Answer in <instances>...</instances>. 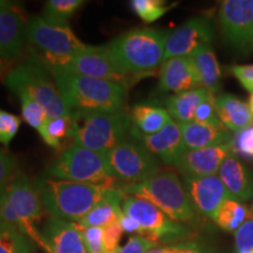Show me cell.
Wrapping results in <instances>:
<instances>
[{
  "label": "cell",
  "mask_w": 253,
  "mask_h": 253,
  "mask_svg": "<svg viewBox=\"0 0 253 253\" xmlns=\"http://www.w3.org/2000/svg\"><path fill=\"white\" fill-rule=\"evenodd\" d=\"M216 110L220 123L227 130L237 132L253 122L249 104L232 94L225 93L216 96Z\"/></svg>",
  "instance_id": "cb8c5ba5"
},
{
  "label": "cell",
  "mask_w": 253,
  "mask_h": 253,
  "mask_svg": "<svg viewBox=\"0 0 253 253\" xmlns=\"http://www.w3.org/2000/svg\"><path fill=\"white\" fill-rule=\"evenodd\" d=\"M231 73L237 78L243 87L253 93V65H237L231 67Z\"/></svg>",
  "instance_id": "b9f144b4"
},
{
  "label": "cell",
  "mask_w": 253,
  "mask_h": 253,
  "mask_svg": "<svg viewBox=\"0 0 253 253\" xmlns=\"http://www.w3.org/2000/svg\"><path fill=\"white\" fill-rule=\"evenodd\" d=\"M253 218L251 210L238 199L227 198L214 214L213 221L225 232L236 233L246 220Z\"/></svg>",
  "instance_id": "f1b7e54d"
},
{
  "label": "cell",
  "mask_w": 253,
  "mask_h": 253,
  "mask_svg": "<svg viewBox=\"0 0 253 253\" xmlns=\"http://www.w3.org/2000/svg\"><path fill=\"white\" fill-rule=\"evenodd\" d=\"M45 176L84 184L118 188L104 155L73 144L47 167Z\"/></svg>",
  "instance_id": "9c48e42d"
},
{
  "label": "cell",
  "mask_w": 253,
  "mask_h": 253,
  "mask_svg": "<svg viewBox=\"0 0 253 253\" xmlns=\"http://www.w3.org/2000/svg\"><path fill=\"white\" fill-rule=\"evenodd\" d=\"M46 213L50 217L78 223L101 199L110 188L84 184L42 176L34 181Z\"/></svg>",
  "instance_id": "3957f363"
},
{
  "label": "cell",
  "mask_w": 253,
  "mask_h": 253,
  "mask_svg": "<svg viewBox=\"0 0 253 253\" xmlns=\"http://www.w3.org/2000/svg\"><path fill=\"white\" fill-rule=\"evenodd\" d=\"M19 253H36L33 251V243H28L27 245H25Z\"/></svg>",
  "instance_id": "bcb514c9"
},
{
  "label": "cell",
  "mask_w": 253,
  "mask_h": 253,
  "mask_svg": "<svg viewBox=\"0 0 253 253\" xmlns=\"http://www.w3.org/2000/svg\"><path fill=\"white\" fill-rule=\"evenodd\" d=\"M182 248V244L170 245V246H162V248H154L149 250L145 253H178Z\"/></svg>",
  "instance_id": "ee69618b"
},
{
  "label": "cell",
  "mask_w": 253,
  "mask_h": 253,
  "mask_svg": "<svg viewBox=\"0 0 253 253\" xmlns=\"http://www.w3.org/2000/svg\"><path fill=\"white\" fill-rule=\"evenodd\" d=\"M178 253H205V252L202 249H199L196 244L186 243V244H182V248L178 251Z\"/></svg>",
  "instance_id": "f6af8a7d"
},
{
  "label": "cell",
  "mask_w": 253,
  "mask_h": 253,
  "mask_svg": "<svg viewBox=\"0 0 253 253\" xmlns=\"http://www.w3.org/2000/svg\"><path fill=\"white\" fill-rule=\"evenodd\" d=\"M235 244L237 251L253 250V218L246 220L235 233Z\"/></svg>",
  "instance_id": "ab89813d"
},
{
  "label": "cell",
  "mask_w": 253,
  "mask_h": 253,
  "mask_svg": "<svg viewBox=\"0 0 253 253\" xmlns=\"http://www.w3.org/2000/svg\"><path fill=\"white\" fill-rule=\"evenodd\" d=\"M157 243L153 242L149 238L143 236H131L128 243L122 248H120L116 253H145L149 250L156 248Z\"/></svg>",
  "instance_id": "60d3db41"
},
{
  "label": "cell",
  "mask_w": 253,
  "mask_h": 253,
  "mask_svg": "<svg viewBox=\"0 0 253 253\" xmlns=\"http://www.w3.org/2000/svg\"><path fill=\"white\" fill-rule=\"evenodd\" d=\"M179 126L186 150L203 149L232 141V136L225 126L202 125L197 122L181 123Z\"/></svg>",
  "instance_id": "603a6c76"
},
{
  "label": "cell",
  "mask_w": 253,
  "mask_h": 253,
  "mask_svg": "<svg viewBox=\"0 0 253 253\" xmlns=\"http://www.w3.org/2000/svg\"><path fill=\"white\" fill-rule=\"evenodd\" d=\"M119 189L126 196L150 202L177 223H194L198 218L183 182L173 170L162 169L143 182Z\"/></svg>",
  "instance_id": "5b68a950"
},
{
  "label": "cell",
  "mask_w": 253,
  "mask_h": 253,
  "mask_svg": "<svg viewBox=\"0 0 253 253\" xmlns=\"http://www.w3.org/2000/svg\"><path fill=\"white\" fill-rule=\"evenodd\" d=\"M183 185L197 212L213 219L220 205L232 197L223 184L219 176L183 178Z\"/></svg>",
  "instance_id": "2e32d148"
},
{
  "label": "cell",
  "mask_w": 253,
  "mask_h": 253,
  "mask_svg": "<svg viewBox=\"0 0 253 253\" xmlns=\"http://www.w3.org/2000/svg\"><path fill=\"white\" fill-rule=\"evenodd\" d=\"M60 72L73 73V74L114 82L128 89L138 80H141L140 78L123 71L118 63L114 61L106 45L87 46L82 52L73 56L65 66V68Z\"/></svg>",
  "instance_id": "8fae6325"
},
{
  "label": "cell",
  "mask_w": 253,
  "mask_h": 253,
  "mask_svg": "<svg viewBox=\"0 0 253 253\" xmlns=\"http://www.w3.org/2000/svg\"><path fill=\"white\" fill-rule=\"evenodd\" d=\"M80 227L88 253H106L102 227Z\"/></svg>",
  "instance_id": "74e56055"
},
{
  "label": "cell",
  "mask_w": 253,
  "mask_h": 253,
  "mask_svg": "<svg viewBox=\"0 0 253 253\" xmlns=\"http://www.w3.org/2000/svg\"><path fill=\"white\" fill-rule=\"evenodd\" d=\"M122 211L140 224L142 236L155 243L179 238L186 235V229L181 223L172 220L153 203L145 199L125 196Z\"/></svg>",
  "instance_id": "4fadbf2b"
},
{
  "label": "cell",
  "mask_w": 253,
  "mask_h": 253,
  "mask_svg": "<svg viewBox=\"0 0 253 253\" xmlns=\"http://www.w3.org/2000/svg\"><path fill=\"white\" fill-rule=\"evenodd\" d=\"M192 122L202 123V125L224 126L220 123L219 119H218L216 110V96H214L213 93L209 95L207 99L197 107Z\"/></svg>",
  "instance_id": "d590c367"
},
{
  "label": "cell",
  "mask_w": 253,
  "mask_h": 253,
  "mask_svg": "<svg viewBox=\"0 0 253 253\" xmlns=\"http://www.w3.org/2000/svg\"><path fill=\"white\" fill-rule=\"evenodd\" d=\"M21 126V119L14 114L0 108V144L7 148L18 134Z\"/></svg>",
  "instance_id": "e575fe53"
},
{
  "label": "cell",
  "mask_w": 253,
  "mask_h": 253,
  "mask_svg": "<svg viewBox=\"0 0 253 253\" xmlns=\"http://www.w3.org/2000/svg\"><path fill=\"white\" fill-rule=\"evenodd\" d=\"M84 4L82 0H49L41 17L49 24L68 26V21Z\"/></svg>",
  "instance_id": "f546056e"
},
{
  "label": "cell",
  "mask_w": 253,
  "mask_h": 253,
  "mask_svg": "<svg viewBox=\"0 0 253 253\" xmlns=\"http://www.w3.org/2000/svg\"><path fill=\"white\" fill-rule=\"evenodd\" d=\"M14 94L17 95L19 102H20L21 118L24 119V121L28 126L39 130L40 126L48 119L46 110L33 99H31L27 94L23 93V91H17Z\"/></svg>",
  "instance_id": "4dcf8cb0"
},
{
  "label": "cell",
  "mask_w": 253,
  "mask_h": 253,
  "mask_svg": "<svg viewBox=\"0 0 253 253\" xmlns=\"http://www.w3.org/2000/svg\"><path fill=\"white\" fill-rule=\"evenodd\" d=\"M5 84L13 94L17 91L27 94L46 110L48 118L71 115L54 79L31 53L6 75Z\"/></svg>",
  "instance_id": "52a82bcc"
},
{
  "label": "cell",
  "mask_w": 253,
  "mask_h": 253,
  "mask_svg": "<svg viewBox=\"0 0 253 253\" xmlns=\"http://www.w3.org/2000/svg\"><path fill=\"white\" fill-rule=\"evenodd\" d=\"M201 87L194 62L190 56H178L167 60L158 73V90L178 94Z\"/></svg>",
  "instance_id": "ac0fdd59"
},
{
  "label": "cell",
  "mask_w": 253,
  "mask_h": 253,
  "mask_svg": "<svg viewBox=\"0 0 253 253\" xmlns=\"http://www.w3.org/2000/svg\"><path fill=\"white\" fill-rule=\"evenodd\" d=\"M50 75L71 114L114 113L126 108L129 89L121 84L66 72Z\"/></svg>",
  "instance_id": "6da1fadb"
},
{
  "label": "cell",
  "mask_w": 253,
  "mask_h": 253,
  "mask_svg": "<svg viewBox=\"0 0 253 253\" xmlns=\"http://www.w3.org/2000/svg\"><path fill=\"white\" fill-rule=\"evenodd\" d=\"M190 58L194 62L201 87L213 94L219 90L221 71L211 43L199 47Z\"/></svg>",
  "instance_id": "4316f807"
},
{
  "label": "cell",
  "mask_w": 253,
  "mask_h": 253,
  "mask_svg": "<svg viewBox=\"0 0 253 253\" xmlns=\"http://www.w3.org/2000/svg\"><path fill=\"white\" fill-rule=\"evenodd\" d=\"M17 173V158L0 148V201L5 196L8 184Z\"/></svg>",
  "instance_id": "836d02e7"
},
{
  "label": "cell",
  "mask_w": 253,
  "mask_h": 253,
  "mask_svg": "<svg viewBox=\"0 0 253 253\" xmlns=\"http://www.w3.org/2000/svg\"><path fill=\"white\" fill-rule=\"evenodd\" d=\"M232 141L229 143L185 150L175 164V168L183 178H199L218 175L220 166L227 157L233 155Z\"/></svg>",
  "instance_id": "9a60e30c"
},
{
  "label": "cell",
  "mask_w": 253,
  "mask_h": 253,
  "mask_svg": "<svg viewBox=\"0 0 253 253\" xmlns=\"http://www.w3.org/2000/svg\"><path fill=\"white\" fill-rule=\"evenodd\" d=\"M218 176L225 185L227 192L240 202L253 198V179L245 164L231 155L220 166Z\"/></svg>",
  "instance_id": "44dd1931"
},
{
  "label": "cell",
  "mask_w": 253,
  "mask_h": 253,
  "mask_svg": "<svg viewBox=\"0 0 253 253\" xmlns=\"http://www.w3.org/2000/svg\"><path fill=\"white\" fill-rule=\"evenodd\" d=\"M169 32L156 28H135L107 43V49L118 65L128 74L145 78L164 62Z\"/></svg>",
  "instance_id": "7a4b0ae2"
},
{
  "label": "cell",
  "mask_w": 253,
  "mask_h": 253,
  "mask_svg": "<svg viewBox=\"0 0 253 253\" xmlns=\"http://www.w3.org/2000/svg\"><path fill=\"white\" fill-rule=\"evenodd\" d=\"M172 121L166 108L153 103H137L130 109V135L143 137L158 132Z\"/></svg>",
  "instance_id": "7402d4cb"
},
{
  "label": "cell",
  "mask_w": 253,
  "mask_h": 253,
  "mask_svg": "<svg viewBox=\"0 0 253 253\" xmlns=\"http://www.w3.org/2000/svg\"><path fill=\"white\" fill-rule=\"evenodd\" d=\"M237 253H253V250H251V251H240V252H237Z\"/></svg>",
  "instance_id": "681fc988"
},
{
  "label": "cell",
  "mask_w": 253,
  "mask_h": 253,
  "mask_svg": "<svg viewBox=\"0 0 253 253\" xmlns=\"http://www.w3.org/2000/svg\"><path fill=\"white\" fill-rule=\"evenodd\" d=\"M45 212L34 183L25 173L18 171L0 201V219L11 224L32 243H36L47 252L38 227Z\"/></svg>",
  "instance_id": "8992f818"
},
{
  "label": "cell",
  "mask_w": 253,
  "mask_h": 253,
  "mask_svg": "<svg viewBox=\"0 0 253 253\" xmlns=\"http://www.w3.org/2000/svg\"><path fill=\"white\" fill-rule=\"evenodd\" d=\"M104 156L118 188L137 184L162 170L160 160L130 134Z\"/></svg>",
  "instance_id": "30bf717a"
},
{
  "label": "cell",
  "mask_w": 253,
  "mask_h": 253,
  "mask_svg": "<svg viewBox=\"0 0 253 253\" xmlns=\"http://www.w3.org/2000/svg\"><path fill=\"white\" fill-rule=\"evenodd\" d=\"M125 196L119 188H110L100 203L95 205L77 224L81 227H103L118 220L122 213V202Z\"/></svg>",
  "instance_id": "d4e9b609"
},
{
  "label": "cell",
  "mask_w": 253,
  "mask_h": 253,
  "mask_svg": "<svg viewBox=\"0 0 253 253\" xmlns=\"http://www.w3.org/2000/svg\"><path fill=\"white\" fill-rule=\"evenodd\" d=\"M129 4L135 14H137L147 24H151L162 18L175 6V4L168 6L166 1L162 0H131Z\"/></svg>",
  "instance_id": "1f68e13d"
},
{
  "label": "cell",
  "mask_w": 253,
  "mask_h": 253,
  "mask_svg": "<svg viewBox=\"0 0 253 253\" xmlns=\"http://www.w3.org/2000/svg\"><path fill=\"white\" fill-rule=\"evenodd\" d=\"M14 2H11V1H5V0H0V12L2 11V9L9 7V6L13 5Z\"/></svg>",
  "instance_id": "7dc6e473"
},
{
  "label": "cell",
  "mask_w": 253,
  "mask_h": 253,
  "mask_svg": "<svg viewBox=\"0 0 253 253\" xmlns=\"http://www.w3.org/2000/svg\"><path fill=\"white\" fill-rule=\"evenodd\" d=\"M103 245L106 253H116L120 249V240L122 237V227L119 219L103 226Z\"/></svg>",
  "instance_id": "f35d334b"
},
{
  "label": "cell",
  "mask_w": 253,
  "mask_h": 253,
  "mask_svg": "<svg viewBox=\"0 0 253 253\" xmlns=\"http://www.w3.org/2000/svg\"><path fill=\"white\" fill-rule=\"evenodd\" d=\"M232 147L235 153L253 158V122L246 128L236 132L232 137Z\"/></svg>",
  "instance_id": "8d00e7d4"
},
{
  "label": "cell",
  "mask_w": 253,
  "mask_h": 253,
  "mask_svg": "<svg viewBox=\"0 0 253 253\" xmlns=\"http://www.w3.org/2000/svg\"><path fill=\"white\" fill-rule=\"evenodd\" d=\"M75 122L74 144L101 155L130 134V109L114 113H72Z\"/></svg>",
  "instance_id": "ba28073f"
},
{
  "label": "cell",
  "mask_w": 253,
  "mask_h": 253,
  "mask_svg": "<svg viewBox=\"0 0 253 253\" xmlns=\"http://www.w3.org/2000/svg\"><path fill=\"white\" fill-rule=\"evenodd\" d=\"M213 24L205 17H195L168 34L164 61L178 56H190L199 47L212 42Z\"/></svg>",
  "instance_id": "5bb4252c"
},
{
  "label": "cell",
  "mask_w": 253,
  "mask_h": 253,
  "mask_svg": "<svg viewBox=\"0 0 253 253\" xmlns=\"http://www.w3.org/2000/svg\"><path fill=\"white\" fill-rule=\"evenodd\" d=\"M210 94L211 91L204 89V88L173 94L167 99L166 109L172 121L179 123V125L192 122L197 107Z\"/></svg>",
  "instance_id": "83f0119b"
},
{
  "label": "cell",
  "mask_w": 253,
  "mask_h": 253,
  "mask_svg": "<svg viewBox=\"0 0 253 253\" xmlns=\"http://www.w3.org/2000/svg\"><path fill=\"white\" fill-rule=\"evenodd\" d=\"M39 135L46 145L55 150L63 151L74 144L75 122L71 115L48 118L40 126Z\"/></svg>",
  "instance_id": "484cf974"
},
{
  "label": "cell",
  "mask_w": 253,
  "mask_h": 253,
  "mask_svg": "<svg viewBox=\"0 0 253 253\" xmlns=\"http://www.w3.org/2000/svg\"><path fill=\"white\" fill-rule=\"evenodd\" d=\"M28 53L34 55L50 74L65 68L73 56L88 45L78 39L69 26L49 24L41 15H33L27 21Z\"/></svg>",
  "instance_id": "277c9868"
},
{
  "label": "cell",
  "mask_w": 253,
  "mask_h": 253,
  "mask_svg": "<svg viewBox=\"0 0 253 253\" xmlns=\"http://www.w3.org/2000/svg\"><path fill=\"white\" fill-rule=\"evenodd\" d=\"M27 24L14 4L0 12V59L14 61L21 58L27 39Z\"/></svg>",
  "instance_id": "d6986e66"
},
{
  "label": "cell",
  "mask_w": 253,
  "mask_h": 253,
  "mask_svg": "<svg viewBox=\"0 0 253 253\" xmlns=\"http://www.w3.org/2000/svg\"><path fill=\"white\" fill-rule=\"evenodd\" d=\"M249 107H250V110H251V114L253 116V93L250 94V97H249Z\"/></svg>",
  "instance_id": "c3c4849f"
},
{
  "label": "cell",
  "mask_w": 253,
  "mask_h": 253,
  "mask_svg": "<svg viewBox=\"0 0 253 253\" xmlns=\"http://www.w3.org/2000/svg\"><path fill=\"white\" fill-rule=\"evenodd\" d=\"M251 212H252V216H253V204H252V208H251Z\"/></svg>",
  "instance_id": "f907efd6"
},
{
  "label": "cell",
  "mask_w": 253,
  "mask_h": 253,
  "mask_svg": "<svg viewBox=\"0 0 253 253\" xmlns=\"http://www.w3.org/2000/svg\"><path fill=\"white\" fill-rule=\"evenodd\" d=\"M47 253H88L77 223L49 217L40 230Z\"/></svg>",
  "instance_id": "e0dca14e"
},
{
  "label": "cell",
  "mask_w": 253,
  "mask_h": 253,
  "mask_svg": "<svg viewBox=\"0 0 253 253\" xmlns=\"http://www.w3.org/2000/svg\"><path fill=\"white\" fill-rule=\"evenodd\" d=\"M223 39L235 53H253V0H225L219 8Z\"/></svg>",
  "instance_id": "7c38bea8"
},
{
  "label": "cell",
  "mask_w": 253,
  "mask_h": 253,
  "mask_svg": "<svg viewBox=\"0 0 253 253\" xmlns=\"http://www.w3.org/2000/svg\"><path fill=\"white\" fill-rule=\"evenodd\" d=\"M119 223L122 227L123 232L126 233H135L137 236H142V229L140 224L136 221L134 218L129 217L122 211V213L119 216Z\"/></svg>",
  "instance_id": "7bdbcfd3"
},
{
  "label": "cell",
  "mask_w": 253,
  "mask_h": 253,
  "mask_svg": "<svg viewBox=\"0 0 253 253\" xmlns=\"http://www.w3.org/2000/svg\"><path fill=\"white\" fill-rule=\"evenodd\" d=\"M137 138L160 160V162L169 167H175L177 161L186 150L181 126L175 121L168 123L156 134Z\"/></svg>",
  "instance_id": "ffe728a7"
},
{
  "label": "cell",
  "mask_w": 253,
  "mask_h": 253,
  "mask_svg": "<svg viewBox=\"0 0 253 253\" xmlns=\"http://www.w3.org/2000/svg\"><path fill=\"white\" fill-rule=\"evenodd\" d=\"M28 243L32 242L20 231L0 219V253H19Z\"/></svg>",
  "instance_id": "d6a6232c"
}]
</instances>
